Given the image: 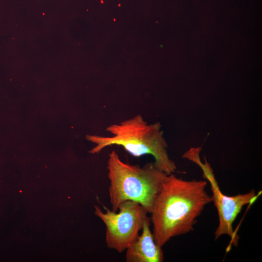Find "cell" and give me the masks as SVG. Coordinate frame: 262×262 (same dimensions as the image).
I'll return each mask as SVG.
<instances>
[{
    "mask_svg": "<svg viewBox=\"0 0 262 262\" xmlns=\"http://www.w3.org/2000/svg\"><path fill=\"white\" fill-rule=\"evenodd\" d=\"M207 181L186 180L168 175L157 194L150 221L156 243L162 247L172 238L194 229L197 218L212 202Z\"/></svg>",
    "mask_w": 262,
    "mask_h": 262,
    "instance_id": "6da1fadb",
    "label": "cell"
},
{
    "mask_svg": "<svg viewBox=\"0 0 262 262\" xmlns=\"http://www.w3.org/2000/svg\"><path fill=\"white\" fill-rule=\"evenodd\" d=\"M161 127L159 122L148 124L141 115H137L107 127L106 130L112 136L87 135L86 139L96 145L89 152L98 153L110 146H121L134 157L151 155L155 165L170 175L176 171L177 166L169 157Z\"/></svg>",
    "mask_w": 262,
    "mask_h": 262,
    "instance_id": "7a4b0ae2",
    "label": "cell"
},
{
    "mask_svg": "<svg viewBox=\"0 0 262 262\" xmlns=\"http://www.w3.org/2000/svg\"><path fill=\"white\" fill-rule=\"evenodd\" d=\"M107 168L112 210L116 212L121 202L131 200L140 204L150 213L168 175L152 162L142 167L125 163L115 150L109 154Z\"/></svg>",
    "mask_w": 262,
    "mask_h": 262,
    "instance_id": "3957f363",
    "label": "cell"
},
{
    "mask_svg": "<svg viewBox=\"0 0 262 262\" xmlns=\"http://www.w3.org/2000/svg\"><path fill=\"white\" fill-rule=\"evenodd\" d=\"M201 149L200 147H192L186 151L182 157L198 165L202 171L203 177L210 182L212 202L217 209L219 218L218 226L214 233L215 239H217L222 235H227L230 237L232 244L236 246L239 236L233 231V223L243 207L253 202L257 195L254 190L246 194L233 196H228L223 194L210 164L205 158L204 162L200 160Z\"/></svg>",
    "mask_w": 262,
    "mask_h": 262,
    "instance_id": "277c9868",
    "label": "cell"
},
{
    "mask_svg": "<svg viewBox=\"0 0 262 262\" xmlns=\"http://www.w3.org/2000/svg\"><path fill=\"white\" fill-rule=\"evenodd\" d=\"M95 214L106 226L107 247L122 253L137 238L142 230L148 212L140 204L126 200L118 206V213L103 206L105 212L94 206Z\"/></svg>",
    "mask_w": 262,
    "mask_h": 262,
    "instance_id": "5b68a950",
    "label": "cell"
},
{
    "mask_svg": "<svg viewBox=\"0 0 262 262\" xmlns=\"http://www.w3.org/2000/svg\"><path fill=\"white\" fill-rule=\"evenodd\" d=\"M150 218L147 216L142 229V231L127 248V262H162L164 260L162 247L155 242L153 232L150 229Z\"/></svg>",
    "mask_w": 262,
    "mask_h": 262,
    "instance_id": "8992f818",
    "label": "cell"
}]
</instances>
